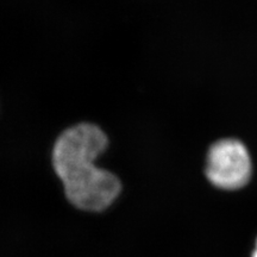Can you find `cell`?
I'll return each mask as SVG.
<instances>
[{"mask_svg":"<svg viewBox=\"0 0 257 257\" xmlns=\"http://www.w3.org/2000/svg\"><path fill=\"white\" fill-rule=\"evenodd\" d=\"M107 146L106 134L92 123L68 127L54 144V170L62 182L67 199L80 210L104 211L121 191L120 180L95 165Z\"/></svg>","mask_w":257,"mask_h":257,"instance_id":"cell-1","label":"cell"},{"mask_svg":"<svg viewBox=\"0 0 257 257\" xmlns=\"http://www.w3.org/2000/svg\"><path fill=\"white\" fill-rule=\"evenodd\" d=\"M251 160L245 146L237 140L218 141L207 155L206 176L221 189H238L249 182Z\"/></svg>","mask_w":257,"mask_h":257,"instance_id":"cell-2","label":"cell"},{"mask_svg":"<svg viewBox=\"0 0 257 257\" xmlns=\"http://www.w3.org/2000/svg\"><path fill=\"white\" fill-rule=\"evenodd\" d=\"M251 257H257V239H256V246H255V250H253Z\"/></svg>","mask_w":257,"mask_h":257,"instance_id":"cell-3","label":"cell"}]
</instances>
